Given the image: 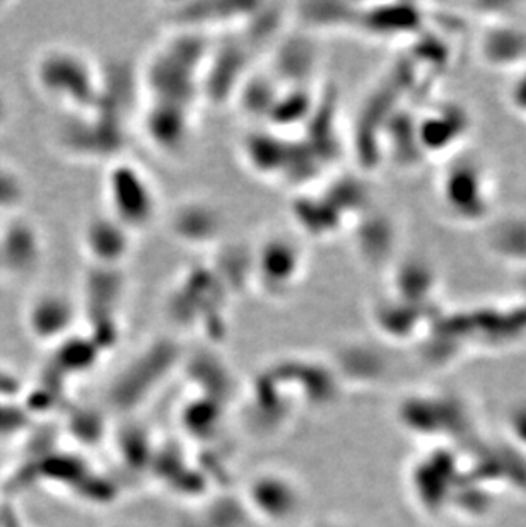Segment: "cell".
I'll list each match as a JSON object with an SVG mask.
<instances>
[{"instance_id": "obj_2", "label": "cell", "mask_w": 526, "mask_h": 527, "mask_svg": "<svg viewBox=\"0 0 526 527\" xmlns=\"http://www.w3.org/2000/svg\"><path fill=\"white\" fill-rule=\"evenodd\" d=\"M132 232L110 215L96 217V221L89 222L84 232V246L88 255L98 263L115 265L129 253Z\"/></svg>"}, {"instance_id": "obj_1", "label": "cell", "mask_w": 526, "mask_h": 527, "mask_svg": "<svg viewBox=\"0 0 526 527\" xmlns=\"http://www.w3.org/2000/svg\"><path fill=\"white\" fill-rule=\"evenodd\" d=\"M110 217L130 232L149 226L158 214V193L151 178L132 163L115 164L106 178Z\"/></svg>"}]
</instances>
